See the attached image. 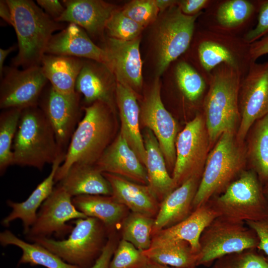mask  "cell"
<instances>
[{
    "label": "cell",
    "instance_id": "6da1fadb",
    "mask_svg": "<svg viewBox=\"0 0 268 268\" xmlns=\"http://www.w3.org/2000/svg\"><path fill=\"white\" fill-rule=\"evenodd\" d=\"M83 117L56 172L55 183L60 181L74 163L95 165L117 135L115 109L103 102L96 101L83 106Z\"/></svg>",
    "mask_w": 268,
    "mask_h": 268
},
{
    "label": "cell",
    "instance_id": "7a4b0ae2",
    "mask_svg": "<svg viewBox=\"0 0 268 268\" xmlns=\"http://www.w3.org/2000/svg\"><path fill=\"white\" fill-rule=\"evenodd\" d=\"M13 16L18 51L12 66L26 68L40 66L54 33L66 26L52 18L31 0H6Z\"/></svg>",
    "mask_w": 268,
    "mask_h": 268
},
{
    "label": "cell",
    "instance_id": "3957f363",
    "mask_svg": "<svg viewBox=\"0 0 268 268\" xmlns=\"http://www.w3.org/2000/svg\"><path fill=\"white\" fill-rule=\"evenodd\" d=\"M247 168L245 142L226 132L210 150L193 202V210L223 193Z\"/></svg>",
    "mask_w": 268,
    "mask_h": 268
},
{
    "label": "cell",
    "instance_id": "277c9868",
    "mask_svg": "<svg viewBox=\"0 0 268 268\" xmlns=\"http://www.w3.org/2000/svg\"><path fill=\"white\" fill-rule=\"evenodd\" d=\"M13 165L42 170L60 156H65L58 145L51 125L39 106L22 110L12 144Z\"/></svg>",
    "mask_w": 268,
    "mask_h": 268
},
{
    "label": "cell",
    "instance_id": "5b68a950",
    "mask_svg": "<svg viewBox=\"0 0 268 268\" xmlns=\"http://www.w3.org/2000/svg\"><path fill=\"white\" fill-rule=\"evenodd\" d=\"M236 68L227 65L213 74L203 104L211 148L226 132L237 133L240 122V80Z\"/></svg>",
    "mask_w": 268,
    "mask_h": 268
},
{
    "label": "cell",
    "instance_id": "8992f818",
    "mask_svg": "<svg viewBox=\"0 0 268 268\" xmlns=\"http://www.w3.org/2000/svg\"><path fill=\"white\" fill-rule=\"evenodd\" d=\"M74 223L66 239L42 237L31 241L46 248L67 264L79 268H90L101 254L109 233L104 224L94 217L75 219Z\"/></svg>",
    "mask_w": 268,
    "mask_h": 268
},
{
    "label": "cell",
    "instance_id": "52a82bcc",
    "mask_svg": "<svg viewBox=\"0 0 268 268\" xmlns=\"http://www.w3.org/2000/svg\"><path fill=\"white\" fill-rule=\"evenodd\" d=\"M218 216L246 222L268 216L264 186L253 170H245L221 194L207 202Z\"/></svg>",
    "mask_w": 268,
    "mask_h": 268
},
{
    "label": "cell",
    "instance_id": "ba28073f",
    "mask_svg": "<svg viewBox=\"0 0 268 268\" xmlns=\"http://www.w3.org/2000/svg\"><path fill=\"white\" fill-rule=\"evenodd\" d=\"M259 238L245 222L218 216L202 232L197 266L208 267L225 255L257 249Z\"/></svg>",
    "mask_w": 268,
    "mask_h": 268
},
{
    "label": "cell",
    "instance_id": "9c48e42d",
    "mask_svg": "<svg viewBox=\"0 0 268 268\" xmlns=\"http://www.w3.org/2000/svg\"><path fill=\"white\" fill-rule=\"evenodd\" d=\"M172 173L176 188L193 177H201L211 149L203 114H198L178 134Z\"/></svg>",
    "mask_w": 268,
    "mask_h": 268
},
{
    "label": "cell",
    "instance_id": "30bf717a",
    "mask_svg": "<svg viewBox=\"0 0 268 268\" xmlns=\"http://www.w3.org/2000/svg\"><path fill=\"white\" fill-rule=\"evenodd\" d=\"M201 13L187 15L175 5L163 17L155 36L157 77L187 50L193 36L195 21Z\"/></svg>",
    "mask_w": 268,
    "mask_h": 268
},
{
    "label": "cell",
    "instance_id": "8fae6325",
    "mask_svg": "<svg viewBox=\"0 0 268 268\" xmlns=\"http://www.w3.org/2000/svg\"><path fill=\"white\" fill-rule=\"evenodd\" d=\"M161 86L156 77L145 95L140 107L139 121L150 130L157 138L168 170L173 171L176 161L175 143L178 125L165 108L160 95Z\"/></svg>",
    "mask_w": 268,
    "mask_h": 268
},
{
    "label": "cell",
    "instance_id": "7c38bea8",
    "mask_svg": "<svg viewBox=\"0 0 268 268\" xmlns=\"http://www.w3.org/2000/svg\"><path fill=\"white\" fill-rule=\"evenodd\" d=\"M0 83V108L2 110L38 106L48 79L41 66L19 69L4 67Z\"/></svg>",
    "mask_w": 268,
    "mask_h": 268
},
{
    "label": "cell",
    "instance_id": "4fadbf2b",
    "mask_svg": "<svg viewBox=\"0 0 268 268\" xmlns=\"http://www.w3.org/2000/svg\"><path fill=\"white\" fill-rule=\"evenodd\" d=\"M81 96L76 91L70 94L60 93L50 84L44 89L39 102V107L52 127L60 150L65 155L83 111Z\"/></svg>",
    "mask_w": 268,
    "mask_h": 268
},
{
    "label": "cell",
    "instance_id": "5bb4252c",
    "mask_svg": "<svg viewBox=\"0 0 268 268\" xmlns=\"http://www.w3.org/2000/svg\"><path fill=\"white\" fill-rule=\"evenodd\" d=\"M72 198L59 184L54 187L40 206L35 222L26 234L27 239L31 241L52 235L63 238L71 232L73 227L67 224V221L87 217L74 206Z\"/></svg>",
    "mask_w": 268,
    "mask_h": 268
},
{
    "label": "cell",
    "instance_id": "9a60e30c",
    "mask_svg": "<svg viewBox=\"0 0 268 268\" xmlns=\"http://www.w3.org/2000/svg\"><path fill=\"white\" fill-rule=\"evenodd\" d=\"M240 88V124L238 140L244 142L254 123L268 114V61L263 64L252 62L249 72Z\"/></svg>",
    "mask_w": 268,
    "mask_h": 268
},
{
    "label": "cell",
    "instance_id": "2e32d148",
    "mask_svg": "<svg viewBox=\"0 0 268 268\" xmlns=\"http://www.w3.org/2000/svg\"><path fill=\"white\" fill-rule=\"evenodd\" d=\"M140 41V37L130 41L108 37L102 47L107 57L105 65L116 82L129 86L136 93L141 88L143 82Z\"/></svg>",
    "mask_w": 268,
    "mask_h": 268
},
{
    "label": "cell",
    "instance_id": "e0dca14e",
    "mask_svg": "<svg viewBox=\"0 0 268 268\" xmlns=\"http://www.w3.org/2000/svg\"><path fill=\"white\" fill-rule=\"evenodd\" d=\"M94 165L102 173L148 185L145 166L119 132Z\"/></svg>",
    "mask_w": 268,
    "mask_h": 268
},
{
    "label": "cell",
    "instance_id": "ac0fdd59",
    "mask_svg": "<svg viewBox=\"0 0 268 268\" xmlns=\"http://www.w3.org/2000/svg\"><path fill=\"white\" fill-rule=\"evenodd\" d=\"M116 79L103 63L84 59L76 80L75 91L83 97V106L103 102L115 110Z\"/></svg>",
    "mask_w": 268,
    "mask_h": 268
},
{
    "label": "cell",
    "instance_id": "d6986e66",
    "mask_svg": "<svg viewBox=\"0 0 268 268\" xmlns=\"http://www.w3.org/2000/svg\"><path fill=\"white\" fill-rule=\"evenodd\" d=\"M45 54L76 57L106 65L105 51L95 44L86 32L74 23L54 34L47 45Z\"/></svg>",
    "mask_w": 268,
    "mask_h": 268
},
{
    "label": "cell",
    "instance_id": "ffe728a7",
    "mask_svg": "<svg viewBox=\"0 0 268 268\" xmlns=\"http://www.w3.org/2000/svg\"><path fill=\"white\" fill-rule=\"evenodd\" d=\"M65 10L56 21L74 23L93 37L102 36L116 6L101 0H62Z\"/></svg>",
    "mask_w": 268,
    "mask_h": 268
},
{
    "label": "cell",
    "instance_id": "44dd1931",
    "mask_svg": "<svg viewBox=\"0 0 268 268\" xmlns=\"http://www.w3.org/2000/svg\"><path fill=\"white\" fill-rule=\"evenodd\" d=\"M136 94L129 86L116 82L115 100L121 123L119 133L145 166L146 150L140 131V108Z\"/></svg>",
    "mask_w": 268,
    "mask_h": 268
},
{
    "label": "cell",
    "instance_id": "7402d4cb",
    "mask_svg": "<svg viewBox=\"0 0 268 268\" xmlns=\"http://www.w3.org/2000/svg\"><path fill=\"white\" fill-rule=\"evenodd\" d=\"M217 216V213L206 202L194 210L183 221L152 235L150 247L176 241H185L198 255L200 239L202 232Z\"/></svg>",
    "mask_w": 268,
    "mask_h": 268
},
{
    "label": "cell",
    "instance_id": "603a6c76",
    "mask_svg": "<svg viewBox=\"0 0 268 268\" xmlns=\"http://www.w3.org/2000/svg\"><path fill=\"white\" fill-rule=\"evenodd\" d=\"M201 178L199 177L189 178L163 199L154 220L152 236L183 221L191 214Z\"/></svg>",
    "mask_w": 268,
    "mask_h": 268
},
{
    "label": "cell",
    "instance_id": "cb8c5ba5",
    "mask_svg": "<svg viewBox=\"0 0 268 268\" xmlns=\"http://www.w3.org/2000/svg\"><path fill=\"white\" fill-rule=\"evenodd\" d=\"M112 190V198L133 212L152 217L157 214L159 201L148 185L133 182L120 176L102 173Z\"/></svg>",
    "mask_w": 268,
    "mask_h": 268
},
{
    "label": "cell",
    "instance_id": "d4e9b609",
    "mask_svg": "<svg viewBox=\"0 0 268 268\" xmlns=\"http://www.w3.org/2000/svg\"><path fill=\"white\" fill-rule=\"evenodd\" d=\"M65 157L64 155L60 156L52 164L49 175L37 186L25 201L21 202L11 200L7 201V204L12 208V211L2 220L1 223L4 226H8L12 221L19 219L22 222L24 233L27 234L36 220L38 209L54 189L55 177Z\"/></svg>",
    "mask_w": 268,
    "mask_h": 268
},
{
    "label": "cell",
    "instance_id": "484cf974",
    "mask_svg": "<svg viewBox=\"0 0 268 268\" xmlns=\"http://www.w3.org/2000/svg\"><path fill=\"white\" fill-rule=\"evenodd\" d=\"M142 136L146 154L145 167L147 185L158 201L161 202L176 187L154 134L150 130L146 129Z\"/></svg>",
    "mask_w": 268,
    "mask_h": 268
},
{
    "label": "cell",
    "instance_id": "4316f807",
    "mask_svg": "<svg viewBox=\"0 0 268 268\" xmlns=\"http://www.w3.org/2000/svg\"><path fill=\"white\" fill-rule=\"evenodd\" d=\"M58 184L72 198L80 195H112L110 184L94 165L73 164Z\"/></svg>",
    "mask_w": 268,
    "mask_h": 268
},
{
    "label": "cell",
    "instance_id": "83f0119b",
    "mask_svg": "<svg viewBox=\"0 0 268 268\" xmlns=\"http://www.w3.org/2000/svg\"><path fill=\"white\" fill-rule=\"evenodd\" d=\"M84 59L45 54L40 66L52 87L57 92L70 94L75 91L77 77L83 65Z\"/></svg>",
    "mask_w": 268,
    "mask_h": 268
},
{
    "label": "cell",
    "instance_id": "f1b7e54d",
    "mask_svg": "<svg viewBox=\"0 0 268 268\" xmlns=\"http://www.w3.org/2000/svg\"><path fill=\"white\" fill-rule=\"evenodd\" d=\"M246 138L247 168L264 186L268 184V114L254 123Z\"/></svg>",
    "mask_w": 268,
    "mask_h": 268
},
{
    "label": "cell",
    "instance_id": "f546056e",
    "mask_svg": "<svg viewBox=\"0 0 268 268\" xmlns=\"http://www.w3.org/2000/svg\"><path fill=\"white\" fill-rule=\"evenodd\" d=\"M76 209L87 217L101 221L109 234L124 217L127 207L116 201L111 196L80 195L72 198Z\"/></svg>",
    "mask_w": 268,
    "mask_h": 268
},
{
    "label": "cell",
    "instance_id": "4dcf8cb0",
    "mask_svg": "<svg viewBox=\"0 0 268 268\" xmlns=\"http://www.w3.org/2000/svg\"><path fill=\"white\" fill-rule=\"evenodd\" d=\"M0 243L2 246L14 245L22 252L18 265L29 264L47 268H79L64 261L57 255L42 246L29 243L20 239L10 231L6 230L0 234Z\"/></svg>",
    "mask_w": 268,
    "mask_h": 268
},
{
    "label": "cell",
    "instance_id": "1f68e13d",
    "mask_svg": "<svg viewBox=\"0 0 268 268\" xmlns=\"http://www.w3.org/2000/svg\"><path fill=\"white\" fill-rule=\"evenodd\" d=\"M142 253L148 260L161 265L176 268L197 267L198 255L185 241L151 247L143 251Z\"/></svg>",
    "mask_w": 268,
    "mask_h": 268
},
{
    "label": "cell",
    "instance_id": "d6a6232c",
    "mask_svg": "<svg viewBox=\"0 0 268 268\" xmlns=\"http://www.w3.org/2000/svg\"><path fill=\"white\" fill-rule=\"evenodd\" d=\"M0 114V174L2 175L13 165L11 150L17 129L21 109L11 108L2 110Z\"/></svg>",
    "mask_w": 268,
    "mask_h": 268
},
{
    "label": "cell",
    "instance_id": "836d02e7",
    "mask_svg": "<svg viewBox=\"0 0 268 268\" xmlns=\"http://www.w3.org/2000/svg\"><path fill=\"white\" fill-rule=\"evenodd\" d=\"M154 220L152 217L132 212L123 223L122 239L141 251L148 249L151 246Z\"/></svg>",
    "mask_w": 268,
    "mask_h": 268
},
{
    "label": "cell",
    "instance_id": "e575fe53",
    "mask_svg": "<svg viewBox=\"0 0 268 268\" xmlns=\"http://www.w3.org/2000/svg\"><path fill=\"white\" fill-rule=\"evenodd\" d=\"M176 78L180 90L189 101H196L203 94L205 88L203 79L186 62H181L178 64Z\"/></svg>",
    "mask_w": 268,
    "mask_h": 268
},
{
    "label": "cell",
    "instance_id": "d590c367",
    "mask_svg": "<svg viewBox=\"0 0 268 268\" xmlns=\"http://www.w3.org/2000/svg\"><path fill=\"white\" fill-rule=\"evenodd\" d=\"M258 249H250L222 256L211 268H268V260Z\"/></svg>",
    "mask_w": 268,
    "mask_h": 268
},
{
    "label": "cell",
    "instance_id": "8d00e7d4",
    "mask_svg": "<svg viewBox=\"0 0 268 268\" xmlns=\"http://www.w3.org/2000/svg\"><path fill=\"white\" fill-rule=\"evenodd\" d=\"M255 10L254 5L245 0H230L223 3L218 8L216 18L222 26L231 28L247 20Z\"/></svg>",
    "mask_w": 268,
    "mask_h": 268
},
{
    "label": "cell",
    "instance_id": "74e56055",
    "mask_svg": "<svg viewBox=\"0 0 268 268\" xmlns=\"http://www.w3.org/2000/svg\"><path fill=\"white\" fill-rule=\"evenodd\" d=\"M201 63L207 71L221 63L236 69L237 63L232 53L226 47L218 43L206 41L201 42L198 48Z\"/></svg>",
    "mask_w": 268,
    "mask_h": 268
},
{
    "label": "cell",
    "instance_id": "f35d334b",
    "mask_svg": "<svg viewBox=\"0 0 268 268\" xmlns=\"http://www.w3.org/2000/svg\"><path fill=\"white\" fill-rule=\"evenodd\" d=\"M144 29L126 15L122 10L115 9L108 19L105 30L109 37L123 41H130L139 37Z\"/></svg>",
    "mask_w": 268,
    "mask_h": 268
},
{
    "label": "cell",
    "instance_id": "ab89813d",
    "mask_svg": "<svg viewBox=\"0 0 268 268\" xmlns=\"http://www.w3.org/2000/svg\"><path fill=\"white\" fill-rule=\"evenodd\" d=\"M147 261L142 251L122 239L117 246L109 268H144Z\"/></svg>",
    "mask_w": 268,
    "mask_h": 268
},
{
    "label": "cell",
    "instance_id": "60d3db41",
    "mask_svg": "<svg viewBox=\"0 0 268 268\" xmlns=\"http://www.w3.org/2000/svg\"><path fill=\"white\" fill-rule=\"evenodd\" d=\"M122 11L143 28L154 21L160 12L153 0H132Z\"/></svg>",
    "mask_w": 268,
    "mask_h": 268
},
{
    "label": "cell",
    "instance_id": "b9f144b4",
    "mask_svg": "<svg viewBox=\"0 0 268 268\" xmlns=\"http://www.w3.org/2000/svg\"><path fill=\"white\" fill-rule=\"evenodd\" d=\"M268 35V0L260 6L258 22L254 28L246 34L245 40L252 44Z\"/></svg>",
    "mask_w": 268,
    "mask_h": 268
},
{
    "label": "cell",
    "instance_id": "7bdbcfd3",
    "mask_svg": "<svg viewBox=\"0 0 268 268\" xmlns=\"http://www.w3.org/2000/svg\"><path fill=\"white\" fill-rule=\"evenodd\" d=\"M245 223L257 234L259 240L257 249L266 255L268 260V216L259 221H248Z\"/></svg>",
    "mask_w": 268,
    "mask_h": 268
},
{
    "label": "cell",
    "instance_id": "ee69618b",
    "mask_svg": "<svg viewBox=\"0 0 268 268\" xmlns=\"http://www.w3.org/2000/svg\"><path fill=\"white\" fill-rule=\"evenodd\" d=\"M116 248V240L113 233H111L108 236L107 243L101 254L90 268H109Z\"/></svg>",
    "mask_w": 268,
    "mask_h": 268
},
{
    "label": "cell",
    "instance_id": "f6af8a7d",
    "mask_svg": "<svg viewBox=\"0 0 268 268\" xmlns=\"http://www.w3.org/2000/svg\"><path fill=\"white\" fill-rule=\"evenodd\" d=\"M39 6L50 17L57 21L63 14L65 7L58 0H37Z\"/></svg>",
    "mask_w": 268,
    "mask_h": 268
},
{
    "label": "cell",
    "instance_id": "bcb514c9",
    "mask_svg": "<svg viewBox=\"0 0 268 268\" xmlns=\"http://www.w3.org/2000/svg\"><path fill=\"white\" fill-rule=\"evenodd\" d=\"M207 0H182L178 1V6L184 14L194 15L200 13L209 2Z\"/></svg>",
    "mask_w": 268,
    "mask_h": 268
},
{
    "label": "cell",
    "instance_id": "7dc6e473",
    "mask_svg": "<svg viewBox=\"0 0 268 268\" xmlns=\"http://www.w3.org/2000/svg\"><path fill=\"white\" fill-rule=\"evenodd\" d=\"M268 54V35L251 44L249 57L252 62H255L262 56Z\"/></svg>",
    "mask_w": 268,
    "mask_h": 268
},
{
    "label": "cell",
    "instance_id": "c3c4849f",
    "mask_svg": "<svg viewBox=\"0 0 268 268\" xmlns=\"http://www.w3.org/2000/svg\"><path fill=\"white\" fill-rule=\"evenodd\" d=\"M0 16L9 25L13 27L12 12L6 0H0Z\"/></svg>",
    "mask_w": 268,
    "mask_h": 268
},
{
    "label": "cell",
    "instance_id": "681fc988",
    "mask_svg": "<svg viewBox=\"0 0 268 268\" xmlns=\"http://www.w3.org/2000/svg\"><path fill=\"white\" fill-rule=\"evenodd\" d=\"M17 46L16 45H12L7 49H0V77H2L4 67L3 64L8 55L15 50Z\"/></svg>",
    "mask_w": 268,
    "mask_h": 268
},
{
    "label": "cell",
    "instance_id": "f907efd6",
    "mask_svg": "<svg viewBox=\"0 0 268 268\" xmlns=\"http://www.w3.org/2000/svg\"><path fill=\"white\" fill-rule=\"evenodd\" d=\"M154 2L159 9L160 12L164 11L165 9L170 8L176 4L178 1L173 0H153Z\"/></svg>",
    "mask_w": 268,
    "mask_h": 268
},
{
    "label": "cell",
    "instance_id": "816d5d0a",
    "mask_svg": "<svg viewBox=\"0 0 268 268\" xmlns=\"http://www.w3.org/2000/svg\"><path fill=\"white\" fill-rule=\"evenodd\" d=\"M144 268H196V267L190 268H176L172 267L166 265H161L147 259V262Z\"/></svg>",
    "mask_w": 268,
    "mask_h": 268
},
{
    "label": "cell",
    "instance_id": "f5cc1de1",
    "mask_svg": "<svg viewBox=\"0 0 268 268\" xmlns=\"http://www.w3.org/2000/svg\"><path fill=\"white\" fill-rule=\"evenodd\" d=\"M264 192L265 196L268 200V184L264 186Z\"/></svg>",
    "mask_w": 268,
    "mask_h": 268
}]
</instances>
